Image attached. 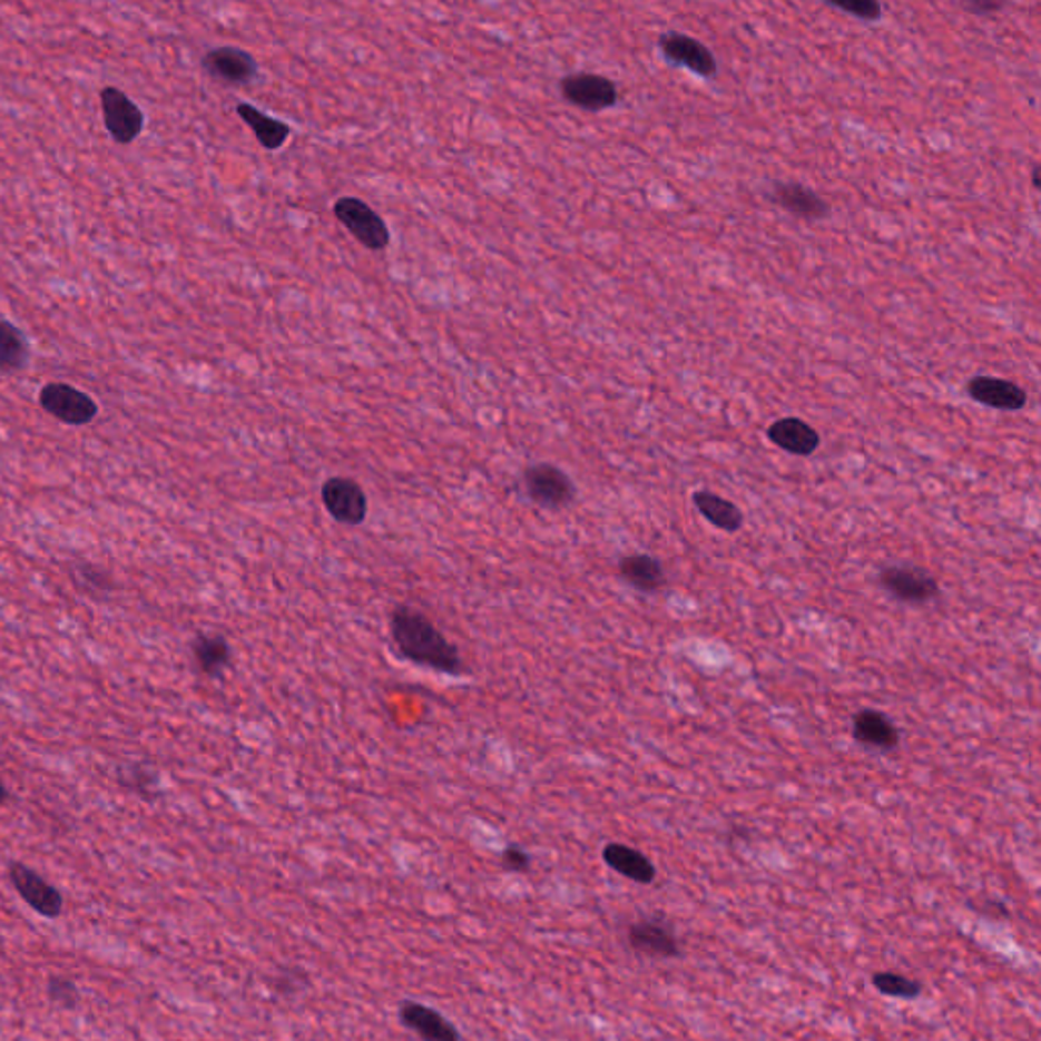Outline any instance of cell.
Instances as JSON below:
<instances>
[{
  "instance_id": "cell-1",
  "label": "cell",
  "mask_w": 1041,
  "mask_h": 1041,
  "mask_svg": "<svg viewBox=\"0 0 1041 1041\" xmlns=\"http://www.w3.org/2000/svg\"><path fill=\"white\" fill-rule=\"evenodd\" d=\"M389 627L395 649L403 659L444 676L458 678L467 674V664L460 656V649L422 610L411 605H399L391 612Z\"/></svg>"
},
{
  "instance_id": "cell-2",
  "label": "cell",
  "mask_w": 1041,
  "mask_h": 1041,
  "mask_svg": "<svg viewBox=\"0 0 1041 1041\" xmlns=\"http://www.w3.org/2000/svg\"><path fill=\"white\" fill-rule=\"evenodd\" d=\"M527 494L541 509L560 511L576 499V484L572 479L550 462H539L527 467L523 472Z\"/></svg>"
},
{
  "instance_id": "cell-3",
  "label": "cell",
  "mask_w": 1041,
  "mask_h": 1041,
  "mask_svg": "<svg viewBox=\"0 0 1041 1041\" xmlns=\"http://www.w3.org/2000/svg\"><path fill=\"white\" fill-rule=\"evenodd\" d=\"M878 585L887 590L891 597L905 605H927L940 595V585L936 576L924 568L901 563L887 566L878 572Z\"/></svg>"
},
{
  "instance_id": "cell-4",
  "label": "cell",
  "mask_w": 1041,
  "mask_h": 1041,
  "mask_svg": "<svg viewBox=\"0 0 1041 1041\" xmlns=\"http://www.w3.org/2000/svg\"><path fill=\"white\" fill-rule=\"evenodd\" d=\"M334 216L369 251H383L391 243L385 220L363 199L352 196L336 199Z\"/></svg>"
},
{
  "instance_id": "cell-5",
  "label": "cell",
  "mask_w": 1041,
  "mask_h": 1041,
  "mask_svg": "<svg viewBox=\"0 0 1041 1041\" xmlns=\"http://www.w3.org/2000/svg\"><path fill=\"white\" fill-rule=\"evenodd\" d=\"M39 405L51 418L66 425H86L98 415V403L76 386L68 383H48L39 391Z\"/></svg>"
},
{
  "instance_id": "cell-6",
  "label": "cell",
  "mask_w": 1041,
  "mask_h": 1041,
  "mask_svg": "<svg viewBox=\"0 0 1041 1041\" xmlns=\"http://www.w3.org/2000/svg\"><path fill=\"white\" fill-rule=\"evenodd\" d=\"M322 504L340 526H363L369 513V499L363 487L348 477H332L320 489Z\"/></svg>"
},
{
  "instance_id": "cell-7",
  "label": "cell",
  "mask_w": 1041,
  "mask_h": 1041,
  "mask_svg": "<svg viewBox=\"0 0 1041 1041\" xmlns=\"http://www.w3.org/2000/svg\"><path fill=\"white\" fill-rule=\"evenodd\" d=\"M100 106L105 117L106 130L118 145H130L143 132L145 115L132 98L115 86H106L100 92Z\"/></svg>"
},
{
  "instance_id": "cell-8",
  "label": "cell",
  "mask_w": 1041,
  "mask_h": 1041,
  "mask_svg": "<svg viewBox=\"0 0 1041 1041\" xmlns=\"http://www.w3.org/2000/svg\"><path fill=\"white\" fill-rule=\"evenodd\" d=\"M560 90L566 102L582 110L600 112L619 102V88L607 76L600 73H572L560 80Z\"/></svg>"
},
{
  "instance_id": "cell-9",
  "label": "cell",
  "mask_w": 1041,
  "mask_h": 1041,
  "mask_svg": "<svg viewBox=\"0 0 1041 1041\" xmlns=\"http://www.w3.org/2000/svg\"><path fill=\"white\" fill-rule=\"evenodd\" d=\"M659 49L667 61L694 71L700 78H713L718 71L713 51L706 48L703 41L686 33L669 31V33L659 36Z\"/></svg>"
},
{
  "instance_id": "cell-10",
  "label": "cell",
  "mask_w": 1041,
  "mask_h": 1041,
  "mask_svg": "<svg viewBox=\"0 0 1041 1041\" xmlns=\"http://www.w3.org/2000/svg\"><path fill=\"white\" fill-rule=\"evenodd\" d=\"M627 940L631 950L649 959H678L681 952L674 927L657 917H645L629 925Z\"/></svg>"
},
{
  "instance_id": "cell-11",
  "label": "cell",
  "mask_w": 1041,
  "mask_h": 1041,
  "mask_svg": "<svg viewBox=\"0 0 1041 1041\" xmlns=\"http://www.w3.org/2000/svg\"><path fill=\"white\" fill-rule=\"evenodd\" d=\"M12 887L39 915L58 917L63 910V897L51 883L23 863H12L9 868Z\"/></svg>"
},
{
  "instance_id": "cell-12",
  "label": "cell",
  "mask_w": 1041,
  "mask_h": 1041,
  "mask_svg": "<svg viewBox=\"0 0 1041 1041\" xmlns=\"http://www.w3.org/2000/svg\"><path fill=\"white\" fill-rule=\"evenodd\" d=\"M202 68L204 71L224 84L230 86H243L251 80H255L258 73V66L251 53H246L238 48H214L202 58Z\"/></svg>"
},
{
  "instance_id": "cell-13",
  "label": "cell",
  "mask_w": 1041,
  "mask_h": 1041,
  "mask_svg": "<svg viewBox=\"0 0 1041 1041\" xmlns=\"http://www.w3.org/2000/svg\"><path fill=\"white\" fill-rule=\"evenodd\" d=\"M966 393L972 401L993 410L1021 411L1028 405L1025 389L999 376H972L966 385Z\"/></svg>"
},
{
  "instance_id": "cell-14",
  "label": "cell",
  "mask_w": 1041,
  "mask_h": 1041,
  "mask_svg": "<svg viewBox=\"0 0 1041 1041\" xmlns=\"http://www.w3.org/2000/svg\"><path fill=\"white\" fill-rule=\"evenodd\" d=\"M769 199L797 220L818 223L831 216V204L814 189L806 188L796 181L775 184Z\"/></svg>"
},
{
  "instance_id": "cell-15",
  "label": "cell",
  "mask_w": 1041,
  "mask_h": 1041,
  "mask_svg": "<svg viewBox=\"0 0 1041 1041\" xmlns=\"http://www.w3.org/2000/svg\"><path fill=\"white\" fill-rule=\"evenodd\" d=\"M399 1019L422 1041H460L456 1028L432 1006L405 1001L399 1009Z\"/></svg>"
},
{
  "instance_id": "cell-16",
  "label": "cell",
  "mask_w": 1041,
  "mask_h": 1041,
  "mask_svg": "<svg viewBox=\"0 0 1041 1041\" xmlns=\"http://www.w3.org/2000/svg\"><path fill=\"white\" fill-rule=\"evenodd\" d=\"M853 737L868 749L893 750L900 745V728L893 725L890 716L865 708L854 714Z\"/></svg>"
},
{
  "instance_id": "cell-17",
  "label": "cell",
  "mask_w": 1041,
  "mask_h": 1041,
  "mask_svg": "<svg viewBox=\"0 0 1041 1041\" xmlns=\"http://www.w3.org/2000/svg\"><path fill=\"white\" fill-rule=\"evenodd\" d=\"M773 445L794 456H812L819 448V433L799 418H782L767 428Z\"/></svg>"
},
{
  "instance_id": "cell-18",
  "label": "cell",
  "mask_w": 1041,
  "mask_h": 1041,
  "mask_svg": "<svg viewBox=\"0 0 1041 1041\" xmlns=\"http://www.w3.org/2000/svg\"><path fill=\"white\" fill-rule=\"evenodd\" d=\"M602 861L622 877L639 885H651L657 878V868L651 858L629 844L609 843L602 848Z\"/></svg>"
},
{
  "instance_id": "cell-19",
  "label": "cell",
  "mask_w": 1041,
  "mask_h": 1041,
  "mask_svg": "<svg viewBox=\"0 0 1041 1041\" xmlns=\"http://www.w3.org/2000/svg\"><path fill=\"white\" fill-rule=\"evenodd\" d=\"M691 503L708 523H713L720 531L737 533L738 529L745 526V515L738 509V504L716 492L696 491L691 494Z\"/></svg>"
},
{
  "instance_id": "cell-20",
  "label": "cell",
  "mask_w": 1041,
  "mask_h": 1041,
  "mask_svg": "<svg viewBox=\"0 0 1041 1041\" xmlns=\"http://www.w3.org/2000/svg\"><path fill=\"white\" fill-rule=\"evenodd\" d=\"M620 578L641 592H657L666 586V570L661 562L647 553L625 556L619 562Z\"/></svg>"
},
{
  "instance_id": "cell-21",
  "label": "cell",
  "mask_w": 1041,
  "mask_h": 1041,
  "mask_svg": "<svg viewBox=\"0 0 1041 1041\" xmlns=\"http://www.w3.org/2000/svg\"><path fill=\"white\" fill-rule=\"evenodd\" d=\"M191 656H194V664L198 667L199 674L208 678H220L224 669L230 666L233 651L223 635L199 632L198 637L191 641Z\"/></svg>"
},
{
  "instance_id": "cell-22",
  "label": "cell",
  "mask_w": 1041,
  "mask_h": 1041,
  "mask_svg": "<svg viewBox=\"0 0 1041 1041\" xmlns=\"http://www.w3.org/2000/svg\"><path fill=\"white\" fill-rule=\"evenodd\" d=\"M236 115L245 120L246 125L251 127V130L255 132L257 141L267 149V151H277L282 149L285 141L289 139L292 135V129L277 120V118L267 117L263 115L258 108H255L253 105H238L236 106Z\"/></svg>"
},
{
  "instance_id": "cell-23",
  "label": "cell",
  "mask_w": 1041,
  "mask_h": 1041,
  "mask_svg": "<svg viewBox=\"0 0 1041 1041\" xmlns=\"http://www.w3.org/2000/svg\"><path fill=\"white\" fill-rule=\"evenodd\" d=\"M31 359V346L23 332L11 322L0 320V373H19Z\"/></svg>"
},
{
  "instance_id": "cell-24",
  "label": "cell",
  "mask_w": 1041,
  "mask_h": 1041,
  "mask_svg": "<svg viewBox=\"0 0 1041 1041\" xmlns=\"http://www.w3.org/2000/svg\"><path fill=\"white\" fill-rule=\"evenodd\" d=\"M873 986L878 993L893 999H917L924 991V984L910 976H903L900 972H875Z\"/></svg>"
},
{
  "instance_id": "cell-25",
  "label": "cell",
  "mask_w": 1041,
  "mask_h": 1041,
  "mask_svg": "<svg viewBox=\"0 0 1041 1041\" xmlns=\"http://www.w3.org/2000/svg\"><path fill=\"white\" fill-rule=\"evenodd\" d=\"M118 777H120V784L125 785L130 792H137L145 799H151L157 794L159 779H157L155 773L147 772L145 767H135L132 765L127 772L118 773Z\"/></svg>"
},
{
  "instance_id": "cell-26",
  "label": "cell",
  "mask_w": 1041,
  "mask_h": 1041,
  "mask_svg": "<svg viewBox=\"0 0 1041 1041\" xmlns=\"http://www.w3.org/2000/svg\"><path fill=\"white\" fill-rule=\"evenodd\" d=\"M828 4H831L832 9L848 12V14H853L861 21H866V23H875L883 14V7L875 0H846V2L831 0Z\"/></svg>"
},
{
  "instance_id": "cell-27",
  "label": "cell",
  "mask_w": 1041,
  "mask_h": 1041,
  "mask_svg": "<svg viewBox=\"0 0 1041 1041\" xmlns=\"http://www.w3.org/2000/svg\"><path fill=\"white\" fill-rule=\"evenodd\" d=\"M49 999L66 1009H73L80 1001L78 986L68 976H51L48 983Z\"/></svg>"
},
{
  "instance_id": "cell-28",
  "label": "cell",
  "mask_w": 1041,
  "mask_h": 1041,
  "mask_svg": "<svg viewBox=\"0 0 1041 1041\" xmlns=\"http://www.w3.org/2000/svg\"><path fill=\"white\" fill-rule=\"evenodd\" d=\"M501 866L509 873H527L531 868V856L517 844H511L501 854Z\"/></svg>"
},
{
  "instance_id": "cell-29",
  "label": "cell",
  "mask_w": 1041,
  "mask_h": 1041,
  "mask_svg": "<svg viewBox=\"0 0 1041 1041\" xmlns=\"http://www.w3.org/2000/svg\"><path fill=\"white\" fill-rule=\"evenodd\" d=\"M78 578L82 580L84 586H88L90 590H110L112 588V582L108 580V576L100 572L95 566H88V563H82L78 568Z\"/></svg>"
},
{
  "instance_id": "cell-30",
  "label": "cell",
  "mask_w": 1041,
  "mask_h": 1041,
  "mask_svg": "<svg viewBox=\"0 0 1041 1041\" xmlns=\"http://www.w3.org/2000/svg\"><path fill=\"white\" fill-rule=\"evenodd\" d=\"M962 7L974 14H991V12L1003 11L1006 2L1003 0H966L962 2Z\"/></svg>"
},
{
  "instance_id": "cell-31",
  "label": "cell",
  "mask_w": 1041,
  "mask_h": 1041,
  "mask_svg": "<svg viewBox=\"0 0 1041 1041\" xmlns=\"http://www.w3.org/2000/svg\"><path fill=\"white\" fill-rule=\"evenodd\" d=\"M1040 179H1041V165L1035 164L1033 165V176H1031V184H1033V188L1040 189Z\"/></svg>"
},
{
  "instance_id": "cell-32",
  "label": "cell",
  "mask_w": 1041,
  "mask_h": 1041,
  "mask_svg": "<svg viewBox=\"0 0 1041 1041\" xmlns=\"http://www.w3.org/2000/svg\"><path fill=\"white\" fill-rule=\"evenodd\" d=\"M7 799H9V789H7L4 782L0 779V806H2V804H7Z\"/></svg>"
}]
</instances>
